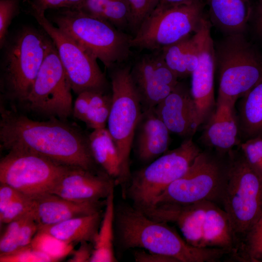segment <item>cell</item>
Masks as SVG:
<instances>
[{
    "label": "cell",
    "instance_id": "1",
    "mask_svg": "<svg viewBox=\"0 0 262 262\" xmlns=\"http://www.w3.org/2000/svg\"><path fill=\"white\" fill-rule=\"evenodd\" d=\"M0 147L33 152L65 165L98 171L88 135L65 120H33L16 112L0 108Z\"/></svg>",
    "mask_w": 262,
    "mask_h": 262
},
{
    "label": "cell",
    "instance_id": "2",
    "mask_svg": "<svg viewBox=\"0 0 262 262\" xmlns=\"http://www.w3.org/2000/svg\"><path fill=\"white\" fill-rule=\"evenodd\" d=\"M115 231L123 249L138 248L176 259L178 262H216L227 251L189 244L168 223L153 219L132 205L115 207Z\"/></svg>",
    "mask_w": 262,
    "mask_h": 262
},
{
    "label": "cell",
    "instance_id": "3",
    "mask_svg": "<svg viewBox=\"0 0 262 262\" xmlns=\"http://www.w3.org/2000/svg\"><path fill=\"white\" fill-rule=\"evenodd\" d=\"M229 164L220 202L229 219L235 248L262 214V177L240 149L229 152Z\"/></svg>",
    "mask_w": 262,
    "mask_h": 262
},
{
    "label": "cell",
    "instance_id": "4",
    "mask_svg": "<svg viewBox=\"0 0 262 262\" xmlns=\"http://www.w3.org/2000/svg\"><path fill=\"white\" fill-rule=\"evenodd\" d=\"M57 10L53 23L107 68L126 60L131 53L132 37L110 22L76 8Z\"/></svg>",
    "mask_w": 262,
    "mask_h": 262
},
{
    "label": "cell",
    "instance_id": "5",
    "mask_svg": "<svg viewBox=\"0 0 262 262\" xmlns=\"http://www.w3.org/2000/svg\"><path fill=\"white\" fill-rule=\"evenodd\" d=\"M49 40L35 29L25 27L5 43L0 85L7 98L24 104L46 56Z\"/></svg>",
    "mask_w": 262,
    "mask_h": 262
},
{
    "label": "cell",
    "instance_id": "6",
    "mask_svg": "<svg viewBox=\"0 0 262 262\" xmlns=\"http://www.w3.org/2000/svg\"><path fill=\"white\" fill-rule=\"evenodd\" d=\"M217 100L236 103L262 80V55L244 33L227 35L215 47Z\"/></svg>",
    "mask_w": 262,
    "mask_h": 262
},
{
    "label": "cell",
    "instance_id": "7",
    "mask_svg": "<svg viewBox=\"0 0 262 262\" xmlns=\"http://www.w3.org/2000/svg\"><path fill=\"white\" fill-rule=\"evenodd\" d=\"M229 164V152L222 153L208 148L201 150L185 173L171 183L152 206L204 200L220 202Z\"/></svg>",
    "mask_w": 262,
    "mask_h": 262
},
{
    "label": "cell",
    "instance_id": "8",
    "mask_svg": "<svg viewBox=\"0 0 262 262\" xmlns=\"http://www.w3.org/2000/svg\"><path fill=\"white\" fill-rule=\"evenodd\" d=\"M201 151L192 137L166 151L147 166L131 175L123 193L132 205L141 210L151 206L173 182L182 177Z\"/></svg>",
    "mask_w": 262,
    "mask_h": 262
},
{
    "label": "cell",
    "instance_id": "9",
    "mask_svg": "<svg viewBox=\"0 0 262 262\" xmlns=\"http://www.w3.org/2000/svg\"><path fill=\"white\" fill-rule=\"evenodd\" d=\"M112 94L107 129L120 158L123 191L131 177L130 156L135 132L140 119L142 106L128 66L114 70L111 76Z\"/></svg>",
    "mask_w": 262,
    "mask_h": 262
},
{
    "label": "cell",
    "instance_id": "10",
    "mask_svg": "<svg viewBox=\"0 0 262 262\" xmlns=\"http://www.w3.org/2000/svg\"><path fill=\"white\" fill-rule=\"evenodd\" d=\"M205 5L203 0L173 6L158 4L132 37L131 48L159 51L195 33L204 16Z\"/></svg>",
    "mask_w": 262,
    "mask_h": 262
},
{
    "label": "cell",
    "instance_id": "11",
    "mask_svg": "<svg viewBox=\"0 0 262 262\" xmlns=\"http://www.w3.org/2000/svg\"><path fill=\"white\" fill-rule=\"evenodd\" d=\"M71 166L23 150H12L0 162V182L30 198L49 193Z\"/></svg>",
    "mask_w": 262,
    "mask_h": 262
},
{
    "label": "cell",
    "instance_id": "12",
    "mask_svg": "<svg viewBox=\"0 0 262 262\" xmlns=\"http://www.w3.org/2000/svg\"><path fill=\"white\" fill-rule=\"evenodd\" d=\"M31 13L54 44L72 90L79 94L85 91H102L107 84L97 59L68 35L54 26L45 13L31 9Z\"/></svg>",
    "mask_w": 262,
    "mask_h": 262
},
{
    "label": "cell",
    "instance_id": "13",
    "mask_svg": "<svg viewBox=\"0 0 262 262\" xmlns=\"http://www.w3.org/2000/svg\"><path fill=\"white\" fill-rule=\"evenodd\" d=\"M71 90L55 46L49 37L46 56L24 104L36 113L65 120L72 115Z\"/></svg>",
    "mask_w": 262,
    "mask_h": 262
},
{
    "label": "cell",
    "instance_id": "14",
    "mask_svg": "<svg viewBox=\"0 0 262 262\" xmlns=\"http://www.w3.org/2000/svg\"><path fill=\"white\" fill-rule=\"evenodd\" d=\"M211 25L204 16L198 30L194 33L198 51V62L191 75L190 90L199 126L213 112L216 103L214 94L215 47L211 34Z\"/></svg>",
    "mask_w": 262,
    "mask_h": 262
},
{
    "label": "cell",
    "instance_id": "15",
    "mask_svg": "<svg viewBox=\"0 0 262 262\" xmlns=\"http://www.w3.org/2000/svg\"><path fill=\"white\" fill-rule=\"evenodd\" d=\"M131 73L143 111L155 108L179 82L161 50L142 56L131 69Z\"/></svg>",
    "mask_w": 262,
    "mask_h": 262
},
{
    "label": "cell",
    "instance_id": "16",
    "mask_svg": "<svg viewBox=\"0 0 262 262\" xmlns=\"http://www.w3.org/2000/svg\"><path fill=\"white\" fill-rule=\"evenodd\" d=\"M116 185L104 171L70 167L49 193L76 202L106 198Z\"/></svg>",
    "mask_w": 262,
    "mask_h": 262
},
{
    "label": "cell",
    "instance_id": "17",
    "mask_svg": "<svg viewBox=\"0 0 262 262\" xmlns=\"http://www.w3.org/2000/svg\"><path fill=\"white\" fill-rule=\"evenodd\" d=\"M204 200L189 204L165 203L139 210L148 217L177 225L190 245L203 246V227L210 203ZM139 210V209H138Z\"/></svg>",
    "mask_w": 262,
    "mask_h": 262
},
{
    "label": "cell",
    "instance_id": "18",
    "mask_svg": "<svg viewBox=\"0 0 262 262\" xmlns=\"http://www.w3.org/2000/svg\"><path fill=\"white\" fill-rule=\"evenodd\" d=\"M155 111L170 132L181 137H192L199 127L190 88L181 83L155 107Z\"/></svg>",
    "mask_w": 262,
    "mask_h": 262
},
{
    "label": "cell",
    "instance_id": "19",
    "mask_svg": "<svg viewBox=\"0 0 262 262\" xmlns=\"http://www.w3.org/2000/svg\"><path fill=\"white\" fill-rule=\"evenodd\" d=\"M235 103L216 100L215 108L205 122L200 140L207 148L227 153L242 140Z\"/></svg>",
    "mask_w": 262,
    "mask_h": 262
},
{
    "label": "cell",
    "instance_id": "20",
    "mask_svg": "<svg viewBox=\"0 0 262 262\" xmlns=\"http://www.w3.org/2000/svg\"><path fill=\"white\" fill-rule=\"evenodd\" d=\"M32 199L31 214L39 227L97 213L101 211L106 204V199L76 202L51 193Z\"/></svg>",
    "mask_w": 262,
    "mask_h": 262
},
{
    "label": "cell",
    "instance_id": "21",
    "mask_svg": "<svg viewBox=\"0 0 262 262\" xmlns=\"http://www.w3.org/2000/svg\"><path fill=\"white\" fill-rule=\"evenodd\" d=\"M136 130V152L140 161L152 162L167 151L170 131L155 108L143 111Z\"/></svg>",
    "mask_w": 262,
    "mask_h": 262
},
{
    "label": "cell",
    "instance_id": "22",
    "mask_svg": "<svg viewBox=\"0 0 262 262\" xmlns=\"http://www.w3.org/2000/svg\"><path fill=\"white\" fill-rule=\"evenodd\" d=\"M212 24L227 35L244 33L253 10L251 0H206Z\"/></svg>",
    "mask_w": 262,
    "mask_h": 262
},
{
    "label": "cell",
    "instance_id": "23",
    "mask_svg": "<svg viewBox=\"0 0 262 262\" xmlns=\"http://www.w3.org/2000/svg\"><path fill=\"white\" fill-rule=\"evenodd\" d=\"M102 218V212L100 211L53 225L39 227L38 229L45 231L68 243L88 242L94 245Z\"/></svg>",
    "mask_w": 262,
    "mask_h": 262
},
{
    "label": "cell",
    "instance_id": "24",
    "mask_svg": "<svg viewBox=\"0 0 262 262\" xmlns=\"http://www.w3.org/2000/svg\"><path fill=\"white\" fill-rule=\"evenodd\" d=\"M112 97L102 91H85L78 94L72 115L94 130L105 128L109 117Z\"/></svg>",
    "mask_w": 262,
    "mask_h": 262
},
{
    "label": "cell",
    "instance_id": "25",
    "mask_svg": "<svg viewBox=\"0 0 262 262\" xmlns=\"http://www.w3.org/2000/svg\"><path fill=\"white\" fill-rule=\"evenodd\" d=\"M203 246L224 249L231 255L235 243L228 216L216 203L211 202L207 209L203 227Z\"/></svg>",
    "mask_w": 262,
    "mask_h": 262
},
{
    "label": "cell",
    "instance_id": "26",
    "mask_svg": "<svg viewBox=\"0 0 262 262\" xmlns=\"http://www.w3.org/2000/svg\"><path fill=\"white\" fill-rule=\"evenodd\" d=\"M92 156L98 165L109 176L120 184L122 166L115 142L107 128L94 130L88 135Z\"/></svg>",
    "mask_w": 262,
    "mask_h": 262
},
{
    "label": "cell",
    "instance_id": "27",
    "mask_svg": "<svg viewBox=\"0 0 262 262\" xmlns=\"http://www.w3.org/2000/svg\"><path fill=\"white\" fill-rule=\"evenodd\" d=\"M237 115L242 142L262 135V80L241 98Z\"/></svg>",
    "mask_w": 262,
    "mask_h": 262
},
{
    "label": "cell",
    "instance_id": "28",
    "mask_svg": "<svg viewBox=\"0 0 262 262\" xmlns=\"http://www.w3.org/2000/svg\"><path fill=\"white\" fill-rule=\"evenodd\" d=\"M167 66L178 78L191 75L198 62V51L194 33L161 50Z\"/></svg>",
    "mask_w": 262,
    "mask_h": 262
},
{
    "label": "cell",
    "instance_id": "29",
    "mask_svg": "<svg viewBox=\"0 0 262 262\" xmlns=\"http://www.w3.org/2000/svg\"><path fill=\"white\" fill-rule=\"evenodd\" d=\"M115 212L114 189L106 198L105 211L94 243V250L89 262H117L114 250Z\"/></svg>",
    "mask_w": 262,
    "mask_h": 262
},
{
    "label": "cell",
    "instance_id": "30",
    "mask_svg": "<svg viewBox=\"0 0 262 262\" xmlns=\"http://www.w3.org/2000/svg\"><path fill=\"white\" fill-rule=\"evenodd\" d=\"M77 9L106 20L120 30L129 27L130 12L127 0H84Z\"/></svg>",
    "mask_w": 262,
    "mask_h": 262
},
{
    "label": "cell",
    "instance_id": "31",
    "mask_svg": "<svg viewBox=\"0 0 262 262\" xmlns=\"http://www.w3.org/2000/svg\"><path fill=\"white\" fill-rule=\"evenodd\" d=\"M231 255L240 262H262V214Z\"/></svg>",
    "mask_w": 262,
    "mask_h": 262
},
{
    "label": "cell",
    "instance_id": "32",
    "mask_svg": "<svg viewBox=\"0 0 262 262\" xmlns=\"http://www.w3.org/2000/svg\"><path fill=\"white\" fill-rule=\"evenodd\" d=\"M31 246L34 248L58 262L73 252V245L62 241L51 234L38 229L34 236Z\"/></svg>",
    "mask_w": 262,
    "mask_h": 262
},
{
    "label": "cell",
    "instance_id": "33",
    "mask_svg": "<svg viewBox=\"0 0 262 262\" xmlns=\"http://www.w3.org/2000/svg\"><path fill=\"white\" fill-rule=\"evenodd\" d=\"M130 12L129 28L136 33L144 20L159 3V0H127Z\"/></svg>",
    "mask_w": 262,
    "mask_h": 262
},
{
    "label": "cell",
    "instance_id": "34",
    "mask_svg": "<svg viewBox=\"0 0 262 262\" xmlns=\"http://www.w3.org/2000/svg\"><path fill=\"white\" fill-rule=\"evenodd\" d=\"M237 147L249 165L262 177V135L243 141Z\"/></svg>",
    "mask_w": 262,
    "mask_h": 262
},
{
    "label": "cell",
    "instance_id": "35",
    "mask_svg": "<svg viewBox=\"0 0 262 262\" xmlns=\"http://www.w3.org/2000/svg\"><path fill=\"white\" fill-rule=\"evenodd\" d=\"M27 215L6 224V226L0 236V256L10 254L19 249L18 237L19 229Z\"/></svg>",
    "mask_w": 262,
    "mask_h": 262
},
{
    "label": "cell",
    "instance_id": "36",
    "mask_svg": "<svg viewBox=\"0 0 262 262\" xmlns=\"http://www.w3.org/2000/svg\"><path fill=\"white\" fill-rule=\"evenodd\" d=\"M20 0H0V47L2 49L6 42L9 27L12 20L18 13Z\"/></svg>",
    "mask_w": 262,
    "mask_h": 262
},
{
    "label": "cell",
    "instance_id": "37",
    "mask_svg": "<svg viewBox=\"0 0 262 262\" xmlns=\"http://www.w3.org/2000/svg\"><path fill=\"white\" fill-rule=\"evenodd\" d=\"M32 206V198L26 195H23L16 199L0 213V226L30 213Z\"/></svg>",
    "mask_w": 262,
    "mask_h": 262
},
{
    "label": "cell",
    "instance_id": "38",
    "mask_svg": "<svg viewBox=\"0 0 262 262\" xmlns=\"http://www.w3.org/2000/svg\"><path fill=\"white\" fill-rule=\"evenodd\" d=\"M0 262H53L49 256L33 248L31 245L15 252L0 256Z\"/></svg>",
    "mask_w": 262,
    "mask_h": 262
},
{
    "label": "cell",
    "instance_id": "39",
    "mask_svg": "<svg viewBox=\"0 0 262 262\" xmlns=\"http://www.w3.org/2000/svg\"><path fill=\"white\" fill-rule=\"evenodd\" d=\"M84 0H28L31 9L45 12L48 10L78 8Z\"/></svg>",
    "mask_w": 262,
    "mask_h": 262
},
{
    "label": "cell",
    "instance_id": "40",
    "mask_svg": "<svg viewBox=\"0 0 262 262\" xmlns=\"http://www.w3.org/2000/svg\"><path fill=\"white\" fill-rule=\"evenodd\" d=\"M38 229L39 226L38 224L31 213H29L26 217L19 229L18 237L19 249L27 246L31 244Z\"/></svg>",
    "mask_w": 262,
    "mask_h": 262
},
{
    "label": "cell",
    "instance_id": "41",
    "mask_svg": "<svg viewBox=\"0 0 262 262\" xmlns=\"http://www.w3.org/2000/svg\"><path fill=\"white\" fill-rule=\"evenodd\" d=\"M133 256L136 262H178L173 257L142 249L135 250Z\"/></svg>",
    "mask_w": 262,
    "mask_h": 262
},
{
    "label": "cell",
    "instance_id": "42",
    "mask_svg": "<svg viewBox=\"0 0 262 262\" xmlns=\"http://www.w3.org/2000/svg\"><path fill=\"white\" fill-rule=\"evenodd\" d=\"M23 195L11 186L0 182V213L11 202Z\"/></svg>",
    "mask_w": 262,
    "mask_h": 262
},
{
    "label": "cell",
    "instance_id": "43",
    "mask_svg": "<svg viewBox=\"0 0 262 262\" xmlns=\"http://www.w3.org/2000/svg\"><path fill=\"white\" fill-rule=\"evenodd\" d=\"M94 250V245L88 242L80 243V247L73 250L72 257L68 259L69 262H89Z\"/></svg>",
    "mask_w": 262,
    "mask_h": 262
},
{
    "label": "cell",
    "instance_id": "44",
    "mask_svg": "<svg viewBox=\"0 0 262 262\" xmlns=\"http://www.w3.org/2000/svg\"><path fill=\"white\" fill-rule=\"evenodd\" d=\"M254 21L256 31L262 38V2H258L255 11Z\"/></svg>",
    "mask_w": 262,
    "mask_h": 262
},
{
    "label": "cell",
    "instance_id": "45",
    "mask_svg": "<svg viewBox=\"0 0 262 262\" xmlns=\"http://www.w3.org/2000/svg\"><path fill=\"white\" fill-rule=\"evenodd\" d=\"M159 4L164 6H173L191 3L197 0H159Z\"/></svg>",
    "mask_w": 262,
    "mask_h": 262
},
{
    "label": "cell",
    "instance_id": "46",
    "mask_svg": "<svg viewBox=\"0 0 262 262\" xmlns=\"http://www.w3.org/2000/svg\"><path fill=\"white\" fill-rule=\"evenodd\" d=\"M258 1V2H262V0H257Z\"/></svg>",
    "mask_w": 262,
    "mask_h": 262
}]
</instances>
